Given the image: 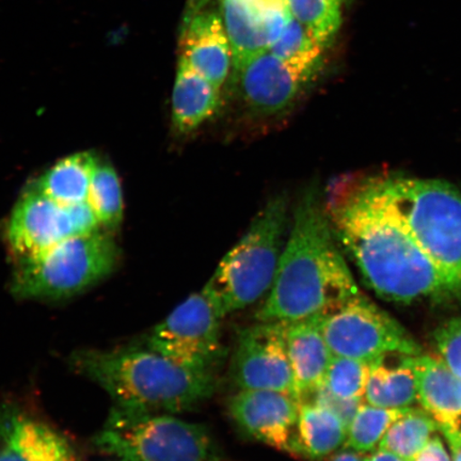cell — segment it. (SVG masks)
<instances>
[{
    "instance_id": "obj_2",
    "label": "cell",
    "mask_w": 461,
    "mask_h": 461,
    "mask_svg": "<svg viewBox=\"0 0 461 461\" xmlns=\"http://www.w3.org/2000/svg\"><path fill=\"white\" fill-rule=\"evenodd\" d=\"M337 240L319 188H309L294 212L291 234L258 311L259 321L288 324L321 319L360 294Z\"/></svg>"
},
{
    "instance_id": "obj_8",
    "label": "cell",
    "mask_w": 461,
    "mask_h": 461,
    "mask_svg": "<svg viewBox=\"0 0 461 461\" xmlns=\"http://www.w3.org/2000/svg\"><path fill=\"white\" fill-rule=\"evenodd\" d=\"M333 356L374 362L384 356L422 355V348L399 321L358 294L319 319Z\"/></svg>"
},
{
    "instance_id": "obj_12",
    "label": "cell",
    "mask_w": 461,
    "mask_h": 461,
    "mask_svg": "<svg viewBox=\"0 0 461 461\" xmlns=\"http://www.w3.org/2000/svg\"><path fill=\"white\" fill-rule=\"evenodd\" d=\"M221 16L232 49L234 74L272 48L292 14L287 0H221Z\"/></svg>"
},
{
    "instance_id": "obj_21",
    "label": "cell",
    "mask_w": 461,
    "mask_h": 461,
    "mask_svg": "<svg viewBox=\"0 0 461 461\" xmlns=\"http://www.w3.org/2000/svg\"><path fill=\"white\" fill-rule=\"evenodd\" d=\"M348 425L336 412L314 402H302L297 422L296 452L320 460L345 446Z\"/></svg>"
},
{
    "instance_id": "obj_9",
    "label": "cell",
    "mask_w": 461,
    "mask_h": 461,
    "mask_svg": "<svg viewBox=\"0 0 461 461\" xmlns=\"http://www.w3.org/2000/svg\"><path fill=\"white\" fill-rule=\"evenodd\" d=\"M221 320L214 303L202 290L159 322L143 345L177 365L212 372L226 351L221 338Z\"/></svg>"
},
{
    "instance_id": "obj_25",
    "label": "cell",
    "mask_w": 461,
    "mask_h": 461,
    "mask_svg": "<svg viewBox=\"0 0 461 461\" xmlns=\"http://www.w3.org/2000/svg\"><path fill=\"white\" fill-rule=\"evenodd\" d=\"M291 14L322 46L330 44L342 24V0H287Z\"/></svg>"
},
{
    "instance_id": "obj_17",
    "label": "cell",
    "mask_w": 461,
    "mask_h": 461,
    "mask_svg": "<svg viewBox=\"0 0 461 461\" xmlns=\"http://www.w3.org/2000/svg\"><path fill=\"white\" fill-rule=\"evenodd\" d=\"M418 402L442 432L461 436V379L439 356L413 357Z\"/></svg>"
},
{
    "instance_id": "obj_5",
    "label": "cell",
    "mask_w": 461,
    "mask_h": 461,
    "mask_svg": "<svg viewBox=\"0 0 461 461\" xmlns=\"http://www.w3.org/2000/svg\"><path fill=\"white\" fill-rule=\"evenodd\" d=\"M94 446L121 461H230L203 425L117 406Z\"/></svg>"
},
{
    "instance_id": "obj_1",
    "label": "cell",
    "mask_w": 461,
    "mask_h": 461,
    "mask_svg": "<svg viewBox=\"0 0 461 461\" xmlns=\"http://www.w3.org/2000/svg\"><path fill=\"white\" fill-rule=\"evenodd\" d=\"M327 211L363 280L384 301L409 304L461 299V276L435 261L367 181L339 193Z\"/></svg>"
},
{
    "instance_id": "obj_27",
    "label": "cell",
    "mask_w": 461,
    "mask_h": 461,
    "mask_svg": "<svg viewBox=\"0 0 461 461\" xmlns=\"http://www.w3.org/2000/svg\"><path fill=\"white\" fill-rule=\"evenodd\" d=\"M324 50L325 46L292 16L284 32L268 50L292 65L321 71Z\"/></svg>"
},
{
    "instance_id": "obj_6",
    "label": "cell",
    "mask_w": 461,
    "mask_h": 461,
    "mask_svg": "<svg viewBox=\"0 0 461 461\" xmlns=\"http://www.w3.org/2000/svg\"><path fill=\"white\" fill-rule=\"evenodd\" d=\"M118 258L113 240L100 230L73 236L16 262L10 290L16 298L32 301L71 298L111 275Z\"/></svg>"
},
{
    "instance_id": "obj_29",
    "label": "cell",
    "mask_w": 461,
    "mask_h": 461,
    "mask_svg": "<svg viewBox=\"0 0 461 461\" xmlns=\"http://www.w3.org/2000/svg\"><path fill=\"white\" fill-rule=\"evenodd\" d=\"M438 356L461 379V317H455L434 333Z\"/></svg>"
},
{
    "instance_id": "obj_15",
    "label": "cell",
    "mask_w": 461,
    "mask_h": 461,
    "mask_svg": "<svg viewBox=\"0 0 461 461\" xmlns=\"http://www.w3.org/2000/svg\"><path fill=\"white\" fill-rule=\"evenodd\" d=\"M0 461H78L68 438L17 408L0 411Z\"/></svg>"
},
{
    "instance_id": "obj_7",
    "label": "cell",
    "mask_w": 461,
    "mask_h": 461,
    "mask_svg": "<svg viewBox=\"0 0 461 461\" xmlns=\"http://www.w3.org/2000/svg\"><path fill=\"white\" fill-rule=\"evenodd\" d=\"M394 207L424 249L461 276V194L436 180L376 177L366 180Z\"/></svg>"
},
{
    "instance_id": "obj_11",
    "label": "cell",
    "mask_w": 461,
    "mask_h": 461,
    "mask_svg": "<svg viewBox=\"0 0 461 461\" xmlns=\"http://www.w3.org/2000/svg\"><path fill=\"white\" fill-rule=\"evenodd\" d=\"M320 71L288 63L267 50L233 74L245 105L257 117H275L291 109Z\"/></svg>"
},
{
    "instance_id": "obj_4",
    "label": "cell",
    "mask_w": 461,
    "mask_h": 461,
    "mask_svg": "<svg viewBox=\"0 0 461 461\" xmlns=\"http://www.w3.org/2000/svg\"><path fill=\"white\" fill-rule=\"evenodd\" d=\"M287 214L285 195L270 199L202 288L222 319L255 303L272 288L285 245Z\"/></svg>"
},
{
    "instance_id": "obj_31",
    "label": "cell",
    "mask_w": 461,
    "mask_h": 461,
    "mask_svg": "<svg viewBox=\"0 0 461 461\" xmlns=\"http://www.w3.org/2000/svg\"><path fill=\"white\" fill-rule=\"evenodd\" d=\"M414 461H452L441 438L434 436Z\"/></svg>"
},
{
    "instance_id": "obj_10",
    "label": "cell",
    "mask_w": 461,
    "mask_h": 461,
    "mask_svg": "<svg viewBox=\"0 0 461 461\" xmlns=\"http://www.w3.org/2000/svg\"><path fill=\"white\" fill-rule=\"evenodd\" d=\"M230 377L240 390L282 392L301 402L287 354L285 324L262 321L241 331Z\"/></svg>"
},
{
    "instance_id": "obj_16",
    "label": "cell",
    "mask_w": 461,
    "mask_h": 461,
    "mask_svg": "<svg viewBox=\"0 0 461 461\" xmlns=\"http://www.w3.org/2000/svg\"><path fill=\"white\" fill-rule=\"evenodd\" d=\"M185 20L180 60L221 90L232 72V49L221 14L195 7Z\"/></svg>"
},
{
    "instance_id": "obj_20",
    "label": "cell",
    "mask_w": 461,
    "mask_h": 461,
    "mask_svg": "<svg viewBox=\"0 0 461 461\" xmlns=\"http://www.w3.org/2000/svg\"><path fill=\"white\" fill-rule=\"evenodd\" d=\"M413 357L392 354L372 362L365 400L370 405L403 409L418 402L417 374Z\"/></svg>"
},
{
    "instance_id": "obj_30",
    "label": "cell",
    "mask_w": 461,
    "mask_h": 461,
    "mask_svg": "<svg viewBox=\"0 0 461 461\" xmlns=\"http://www.w3.org/2000/svg\"><path fill=\"white\" fill-rule=\"evenodd\" d=\"M311 397H312V402L336 412L338 416L344 420L346 425H348V428L362 403V400L348 401L339 399V397L331 394L330 392L324 387H321Z\"/></svg>"
},
{
    "instance_id": "obj_33",
    "label": "cell",
    "mask_w": 461,
    "mask_h": 461,
    "mask_svg": "<svg viewBox=\"0 0 461 461\" xmlns=\"http://www.w3.org/2000/svg\"><path fill=\"white\" fill-rule=\"evenodd\" d=\"M365 461H403L399 456H396L393 453L384 451V449H376L365 456Z\"/></svg>"
},
{
    "instance_id": "obj_13",
    "label": "cell",
    "mask_w": 461,
    "mask_h": 461,
    "mask_svg": "<svg viewBox=\"0 0 461 461\" xmlns=\"http://www.w3.org/2000/svg\"><path fill=\"white\" fill-rule=\"evenodd\" d=\"M301 402L282 392L240 390L230 401L229 411L246 435L279 451L296 452Z\"/></svg>"
},
{
    "instance_id": "obj_19",
    "label": "cell",
    "mask_w": 461,
    "mask_h": 461,
    "mask_svg": "<svg viewBox=\"0 0 461 461\" xmlns=\"http://www.w3.org/2000/svg\"><path fill=\"white\" fill-rule=\"evenodd\" d=\"M221 107V90L180 60L172 92V124L190 134L211 120Z\"/></svg>"
},
{
    "instance_id": "obj_18",
    "label": "cell",
    "mask_w": 461,
    "mask_h": 461,
    "mask_svg": "<svg viewBox=\"0 0 461 461\" xmlns=\"http://www.w3.org/2000/svg\"><path fill=\"white\" fill-rule=\"evenodd\" d=\"M285 341L302 402L324 384L333 354L322 336L319 319L285 324Z\"/></svg>"
},
{
    "instance_id": "obj_34",
    "label": "cell",
    "mask_w": 461,
    "mask_h": 461,
    "mask_svg": "<svg viewBox=\"0 0 461 461\" xmlns=\"http://www.w3.org/2000/svg\"><path fill=\"white\" fill-rule=\"evenodd\" d=\"M330 461H365V456H362L361 453L348 449L333 455Z\"/></svg>"
},
{
    "instance_id": "obj_23",
    "label": "cell",
    "mask_w": 461,
    "mask_h": 461,
    "mask_svg": "<svg viewBox=\"0 0 461 461\" xmlns=\"http://www.w3.org/2000/svg\"><path fill=\"white\" fill-rule=\"evenodd\" d=\"M438 430L439 425L428 412L411 407L391 425L378 448L403 461H414Z\"/></svg>"
},
{
    "instance_id": "obj_26",
    "label": "cell",
    "mask_w": 461,
    "mask_h": 461,
    "mask_svg": "<svg viewBox=\"0 0 461 461\" xmlns=\"http://www.w3.org/2000/svg\"><path fill=\"white\" fill-rule=\"evenodd\" d=\"M88 203L99 219L101 226H118L123 215L122 189L117 172L112 166L97 161L92 176Z\"/></svg>"
},
{
    "instance_id": "obj_3",
    "label": "cell",
    "mask_w": 461,
    "mask_h": 461,
    "mask_svg": "<svg viewBox=\"0 0 461 461\" xmlns=\"http://www.w3.org/2000/svg\"><path fill=\"white\" fill-rule=\"evenodd\" d=\"M75 372L99 384L114 406L130 411L178 413L214 394L212 371L193 370L147 346L117 349H82L70 357Z\"/></svg>"
},
{
    "instance_id": "obj_14",
    "label": "cell",
    "mask_w": 461,
    "mask_h": 461,
    "mask_svg": "<svg viewBox=\"0 0 461 461\" xmlns=\"http://www.w3.org/2000/svg\"><path fill=\"white\" fill-rule=\"evenodd\" d=\"M7 236L16 262H21L77 235L70 207L58 203L33 185L17 202Z\"/></svg>"
},
{
    "instance_id": "obj_28",
    "label": "cell",
    "mask_w": 461,
    "mask_h": 461,
    "mask_svg": "<svg viewBox=\"0 0 461 461\" xmlns=\"http://www.w3.org/2000/svg\"><path fill=\"white\" fill-rule=\"evenodd\" d=\"M371 366L372 362L333 356L321 387L339 399L363 400Z\"/></svg>"
},
{
    "instance_id": "obj_24",
    "label": "cell",
    "mask_w": 461,
    "mask_h": 461,
    "mask_svg": "<svg viewBox=\"0 0 461 461\" xmlns=\"http://www.w3.org/2000/svg\"><path fill=\"white\" fill-rule=\"evenodd\" d=\"M407 411L408 408L388 409L362 402L348 425L345 447L361 454L376 451L391 425Z\"/></svg>"
},
{
    "instance_id": "obj_22",
    "label": "cell",
    "mask_w": 461,
    "mask_h": 461,
    "mask_svg": "<svg viewBox=\"0 0 461 461\" xmlns=\"http://www.w3.org/2000/svg\"><path fill=\"white\" fill-rule=\"evenodd\" d=\"M96 165L97 159L91 153L73 154L58 161L34 185L62 205L83 203L88 201Z\"/></svg>"
},
{
    "instance_id": "obj_32",
    "label": "cell",
    "mask_w": 461,
    "mask_h": 461,
    "mask_svg": "<svg viewBox=\"0 0 461 461\" xmlns=\"http://www.w3.org/2000/svg\"><path fill=\"white\" fill-rule=\"evenodd\" d=\"M451 451L452 461H461V436L453 432H442Z\"/></svg>"
}]
</instances>
